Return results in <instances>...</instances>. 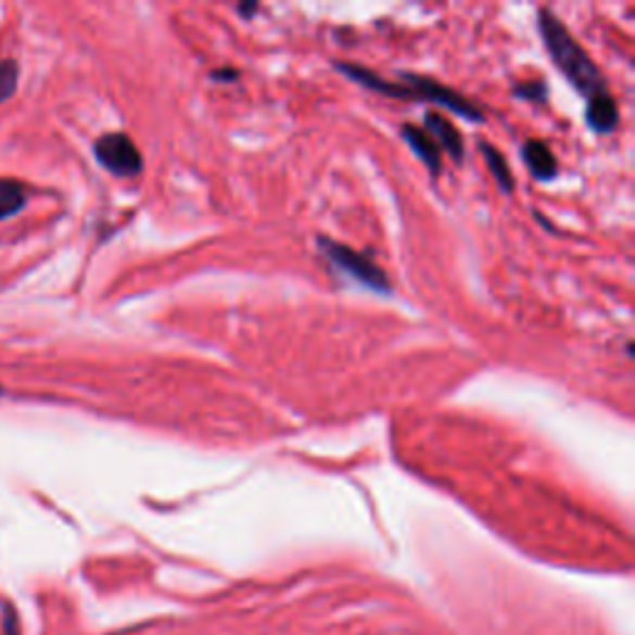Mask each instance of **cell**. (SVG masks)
Returning a JSON list of instances; mask_svg holds the SVG:
<instances>
[{
  "label": "cell",
  "instance_id": "1",
  "mask_svg": "<svg viewBox=\"0 0 635 635\" xmlns=\"http://www.w3.org/2000/svg\"><path fill=\"white\" fill-rule=\"evenodd\" d=\"M538 30H542L544 46L549 50L554 65L569 77V82L579 92H584L588 100L608 94V87L601 73H598V67L590 63L586 50L571 38V33L563 28L559 17L551 15L549 11H542L538 13Z\"/></svg>",
  "mask_w": 635,
  "mask_h": 635
},
{
  "label": "cell",
  "instance_id": "2",
  "mask_svg": "<svg viewBox=\"0 0 635 635\" xmlns=\"http://www.w3.org/2000/svg\"><path fill=\"white\" fill-rule=\"evenodd\" d=\"M318 246L323 249V254L328 256L330 264L341 268L343 274H347L353 278V281L365 285V289L378 291V293L393 291V285H390L385 271H382L380 266L372 264L368 256H363V254H358V251L347 249V246H343V243H335L326 237L318 239Z\"/></svg>",
  "mask_w": 635,
  "mask_h": 635
},
{
  "label": "cell",
  "instance_id": "3",
  "mask_svg": "<svg viewBox=\"0 0 635 635\" xmlns=\"http://www.w3.org/2000/svg\"><path fill=\"white\" fill-rule=\"evenodd\" d=\"M405 80L407 85H399L403 87V98L437 102L449 112H455V115L467 117L469 122H482V112L477 110L472 102L462 98V94H457L455 90H449V87L440 85L437 80H428V77H417V75H405Z\"/></svg>",
  "mask_w": 635,
  "mask_h": 635
},
{
  "label": "cell",
  "instance_id": "4",
  "mask_svg": "<svg viewBox=\"0 0 635 635\" xmlns=\"http://www.w3.org/2000/svg\"><path fill=\"white\" fill-rule=\"evenodd\" d=\"M94 156L104 169L115 177H137L142 172V154L135 147L132 139L122 132H112L100 137L94 142Z\"/></svg>",
  "mask_w": 635,
  "mask_h": 635
},
{
  "label": "cell",
  "instance_id": "5",
  "mask_svg": "<svg viewBox=\"0 0 635 635\" xmlns=\"http://www.w3.org/2000/svg\"><path fill=\"white\" fill-rule=\"evenodd\" d=\"M424 119H428V135L434 139V144H437L442 152H447L452 160H457V162L462 160L465 142H462V135H459V129L442 115H434V112H430Z\"/></svg>",
  "mask_w": 635,
  "mask_h": 635
},
{
  "label": "cell",
  "instance_id": "6",
  "mask_svg": "<svg viewBox=\"0 0 635 635\" xmlns=\"http://www.w3.org/2000/svg\"><path fill=\"white\" fill-rule=\"evenodd\" d=\"M403 137L410 150L420 156L424 162V167H428L432 174H440L442 169V150L437 144H434V139L424 132V129H417L412 125L403 127Z\"/></svg>",
  "mask_w": 635,
  "mask_h": 635
},
{
  "label": "cell",
  "instance_id": "7",
  "mask_svg": "<svg viewBox=\"0 0 635 635\" xmlns=\"http://www.w3.org/2000/svg\"><path fill=\"white\" fill-rule=\"evenodd\" d=\"M586 119H588V127L594 129V132H601V135L613 132L615 125H619V107H615L611 94L588 100Z\"/></svg>",
  "mask_w": 635,
  "mask_h": 635
},
{
  "label": "cell",
  "instance_id": "8",
  "mask_svg": "<svg viewBox=\"0 0 635 635\" xmlns=\"http://www.w3.org/2000/svg\"><path fill=\"white\" fill-rule=\"evenodd\" d=\"M524 164L529 167V172L534 174L536 179H554L556 177V160L549 147H546L544 142H538V139H529V142L524 144Z\"/></svg>",
  "mask_w": 635,
  "mask_h": 635
},
{
  "label": "cell",
  "instance_id": "9",
  "mask_svg": "<svg viewBox=\"0 0 635 635\" xmlns=\"http://www.w3.org/2000/svg\"><path fill=\"white\" fill-rule=\"evenodd\" d=\"M28 204V194H25V187L17 185V181L0 179V219H11L21 208Z\"/></svg>",
  "mask_w": 635,
  "mask_h": 635
},
{
  "label": "cell",
  "instance_id": "10",
  "mask_svg": "<svg viewBox=\"0 0 635 635\" xmlns=\"http://www.w3.org/2000/svg\"><path fill=\"white\" fill-rule=\"evenodd\" d=\"M482 154H484V160H486V167H490L494 177H497L499 187L504 191H511V187H515V185H511V174H509L507 162H504V156L497 150H494V147H490V144H482Z\"/></svg>",
  "mask_w": 635,
  "mask_h": 635
},
{
  "label": "cell",
  "instance_id": "11",
  "mask_svg": "<svg viewBox=\"0 0 635 635\" xmlns=\"http://www.w3.org/2000/svg\"><path fill=\"white\" fill-rule=\"evenodd\" d=\"M17 85V65L13 60H3L0 63V102L11 98Z\"/></svg>",
  "mask_w": 635,
  "mask_h": 635
},
{
  "label": "cell",
  "instance_id": "12",
  "mask_svg": "<svg viewBox=\"0 0 635 635\" xmlns=\"http://www.w3.org/2000/svg\"><path fill=\"white\" fill-rule=\"evenodd\" d=\"M517 92L521 94V98H526V100H538V102H542L546 98V87L542 82L524 85V87H519Z\"/></svg>",
  "mask_w": 635,
  "mask_h": 635
},
{
  "label": "cell",
  "instance_id": "13",
  "mask_svg": "<svg viewBox=\"0 0 635 635\" xmlns=\"http://www.w3.org/2000/svg\"><path fill=\"white\" fill-rule=\"evenodd\" d=\"M3 635H21V628H17V619L13 608H5L3 615Z\"/></svg>",
  "mask_w": 635,
  "mask_h": 635
},
{
  "label": "cell",
  "instance_id": "14",
  "mask_svg": "<svg viewBox=\"0 0 635 635\" xmlns=\"http://www.w3.org/2000/svg\"><path fill=\"white\" fill-rule=\"evenodd\" d=\"M258 11V5L256 3H246V5H239V13L243 15V17H249V15H254Z\"/></svg>",
  "mask_w": 635,
  "mask_h": 635
},
{
  "label": "cell",
  "instance_id": "15",
  "mask_svg": "<svg viewBox=\"0 0 635 635\" xmlns=\"http://www.w3.org/2000/svg\"><path fill=\"white\" fill-rule=\"evenodd\" d=\"M0 393H3V388H0Z\"/></svg>",
  "mask_w": 635,
  "mask_h": 635
}]
</instances>
